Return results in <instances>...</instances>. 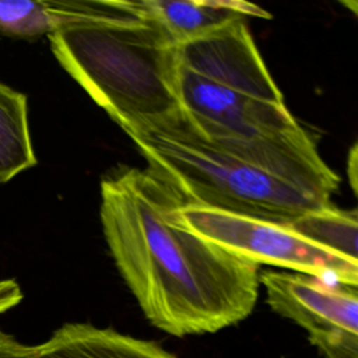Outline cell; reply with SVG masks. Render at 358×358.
<instances>
[{
    "label": "cell",
    "instance_id": "4fadbf2b",
    "mask_svg": "<svg viewBox=\"0 0 358 358\" xmlns=\"http://www.w3.org/2000/svg\"><path fill=\"white\" fill-rule=\"evenodd\" d=\"M0 358H35V345H27L0 329Z\"/></svg>",
    "mask_w": 358,
    "mask_h": 358
},
{
    "label": "cell",
    "instance_id": "277c9868",
    "mask_svg": "<svg viewBox=\"0 0 358 358\" xmlns=\"http://www.w3.org/2000/svg\"><path fill=\"white\" fill-rule=\"evenodd\" d=\"M175 220L222 249L256 264H268L344 285H358V262L326 250L285 224L194 204H182Z\"/></svg>",
    "mask_w": 358,
    "mask_h": 358
},
{
    "label": "cell",
    "instance_id": "9a60e30c",
    "mask_svg": "<svg viewBox=\"0 0 358 358\" xmlns=\"http://www.w3.org/2000/svg\"><path fill=\"white\" fill-rule=\"evenodd\" d=\"M358 152H357V144H354L350 151H348V157H347V178L350 182V186L352 189V192L357 194V182H358Z\"/></svg>",
    "mask_w": 358,
    "mask_h": 358
},
{
    "label": "cell",
    "instance_id": "7c38bea8",
    "mask_svg": "<svg viewBox=\"0 0 358 358\" xmlns=\"http://www.w3.org/2000/svg\"><path fill=\"white\" fill-rule=\"evenodd\" d=\"M285 225L309 242L358 262V220L355 211H345L329 203L298 215Z\"/></svg>",
    "mask_w": 358,
    "mask_h": 358
},
{
    "label": "cell",
    "instance_id": "52a82bcc",
    "mask_svg": "<svg viewBox=\"0 0 358 358\" xmlns=\"http://www.w3.org/2000/svg\"><path fill=\"white\" fill-rule=\"evenodd\" d=\"M178 64L201 78L252 98L285 103L245 18H235L178 43Z\"/></svg>",
    "mask_w": 358,
    "mask_h": 358
},
{
    "label": "cell",
    "instance_id": "5b68a950",
    "mask_svg": "<svg viewBox=\"0 0 358 358\" xmlns=\"http://www.w3.org/2000/svg\"><path fill=\"white\" fill-rule=\"evenodd\" d=\"M259 284L271 310L301 326L323 358H358L355 287L278 270L259 271Z\"/></svg>",
    "mask_w": 358,
    "mask_h": 358
},
{
    "label": "cell",
    "instance_id": "ba28073f",
    "mask_svg": "<svg viewBox=\"0 0 358 358\" xmlns=\"http://www.w3.org/2000/svg\"><path fill=\"white\" fill-rule=\"evenodd\" d=\"M124 13L116 0H0V34L34 41L74 24L115 18Z\"/></svg>",
    "mask_w": 358,
    "mask_h": 358
},
{
    "label": "cell",
    "instance_id": "9c48e42d",
    "mask_svg": "<svg viewBox=\"0 0 358 358\" xmlns=\"http://www.w3.org/2000/svg\"><path fill=\"white\" fill-rule=\"evenodd\" d=\"M35 358H178L158 344L91 323H66L42 344Z\"/></svg>",
    "mask_w": 358,
    "mask_h": 358
},
{
    "label": "cell",
    "instance_id": "3957f363",
    "mask_svg": "<svg viewBox=\"0 0 358 358\" xmlns=\"http://www.w3.org/2000/svg\"><path fill=\"white\" fill-rule=\"evenodd\" d=\"M157 178L185 201L287 224L330 200L200 140L185 123L130 136Z\"/></svg>",
    "mask_w": 358,
    "mask_h": 358
},
{
    "label": "cell",
    "instance_id": "7a4b0ae2",
    "mask_svg": "<svg viewBox=\"0 0 358 358\" xmlns=\"http://www.w3.org/2000/svg\"><path fill=\"white\" fill-rule=\"evenodd\" d=\"M48 39L59 64L129 137L183 116L178 43L152 20L136 11L74 24Z\"/></svg>",
    "mask_w": 358,
    "mask_h": 358
},
{
    "label": "cell",
    "instance_id": "5bb4252c",
    "mask_svg": "<svg viewBox=\"0 0 358 358\" xmlns=\"http://www.w3.org/2000/svg\"><path fill=\"white\" fill-rule=\"evenodd\" d=\"M21 292L18 285L14 281H1L0 282V313L17 305L21 299Z\"/></svg>",
    "mask_w": 358,
    "mask_h": 358
},
{
    "label": "cell",
    "instance_id": "30bf717a",
    "mask_svg": "<svg viewBox=\"0 0 358 358\" xmlns=\"http://www.w3.org/2000/svg\"><path fill=\"white\" fill-rule=\"evenodd\" d=\"M131 3L140 17L157 22L176 43L200 36L235 18L248 15L270 18L266 10L245 1L140 0Z\"/></svg>",
    "mask_w": 358,
    "mask_h": 358
},
{
    "label": "cell",
    "instance_id": "6da1fadb",
    "mask_svg": "<svg viewBox=\"0 0 358 358\" xmlns=\"http://www.w3.org/2000/svg\"><path fill=\"white\" fill-rule=\"evenodd\" d=\"M182 197L150 169L123 166L101 182V224L113 262L144 316L175 337L246 319L260 266L208 242L173 217Z\"/></svg>",
    "mask_w": 358,
    "mask_h": 358
},
{
    "label": "cell",
    "instance_id": "8992f818",
    "mask_svg": "<svg viewBox=\"0 0 358 358\" xmlns=\"http://www.w3.org/2000/svg\"><path fill=\"white\" fill-rule=\"evenodd\" d=\"M176 92L186 126L203 140H260L301 130L285 103L252 98L178 64Z\"/></svg>",
    "mask_w": 358,
    "mask_h": 358
},
{
    "label": "cell",
    "instance_id": "8fae6325",
    "mask_svg": "<svg viewBox=\"0 0 358 358\" xmlns=\"http://www.w3.org/2000/svg\"><path fill=\"white\" fill-rule=\"evenodd\" d=\"M35 165L27 95L0 81V183Z\"/></svg>",
    "mask_w": 358,
    "mask_h": 358
}]
</instances>
